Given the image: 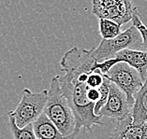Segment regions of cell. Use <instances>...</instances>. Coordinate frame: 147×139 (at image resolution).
<instances>
[{
  "label": "cell",
  "instance_id": "obj_1",
  "mask_svg": "<svg viewBox=\"0 0 147 139\" xmlns=\"http://www.w3.org/2000/svg\"><path fill=\"white\" fill-rule=\"evenodd\" d=\"M98 61L92 54V49L73 47L63 55L59 63L60 84L64 94L72 108L77 126L76 134L81 130L91 131L96 125H104L101 116L95 114V103L88 99L87 78L92 71L96 70Z\"/></svg>",
  "mask_w": 147,
  "mask_h": 139
},
{
  "label": "cell",
  "instance_id": "obj_2",
  "mask_svg": "<svg viewBox=\"0 0 147 139\" xmlns=\"http://www.w3.org/2000/svg\"><path fill=\"white\" fill-rule=\"evenodd\" d=\"M44 113L65 137L75 139L78 136L76 134V118L61 88L59 75L53 77L50 82Z\"/></svg>",
  "mask_w": 147,
  "mask_h": 139
},
{
  "label": "cell",
  "instance_id": "obj_3",
  "mask_svg": "<svg viewBox=\"0 0 147 139\" xmlns=\"http://www.w3.org/2000/svg\"><path fill=\"white\" fill-rule=\"evenodd\" d=\"M142 47V35L135 25L112 39H102L98 47L92 48V54L98 63L114 58L119 51L125 49H141Z\"/></svg>",
  "mask_w": 147,
  "mask_h": 139
},
{
  "label": "cell",
  "instance_id": "obj_4",
  "mask_svg": "<svg viewBox=\"0 0 147 139\" xmlns=\"http://www.w3.org/2000/svg\"><path fill=\"white\" fill-rule=\"evenodd\" d=\"M47 100L48 90L33 92L28 88H24L17 108L13 111L9 112L8 115L14 118L19 127H24L33 123L44 112Z\"/></svg>",
  "mask_w": 147,
  "mask_h": 139
},
{
  "label": "cell",
  "instance_id": "obj_5",
  "mask_svg": "<svg viewBox=\"0 0 147 139\" xmlns=\"http://www.w3.org/2000/svg\"><path fill=\"white\" fill-rule=\"evenodd\" d=\"M105 75L112 82L115 83L125 92L129 104L133 106L135 95L145 82L139 71L127 63L119 62L115 63Z\"/></svg>",
  "mask_w": 147,
  "mask_h": 139
},
{
  "label": "cell",
  "instance_id": "obj_6",
  "mask_svg": "<svg viewBox=\"0 0 147 139\" xmlns=\"http://www.w3.org/2000/svg\"><path fill=\"white\" fill-rule=\"evenodd\" d=\"M130 0H93V13L99 19H111L121 25L132 19Z\"/></svg>",
  "mask_w": 147,
  "mask_h": 139
},
{
  "label": "cell",
  "instance_id": "obj_7",
  "mask_svg": "<svg viewBox=\"0 0 147 139\" xmlns=\"http://www.w3.org/2000/svg\"><path fill=\"white\" fill-rule=\"evenodd\" d=\"M132 109L133 106L129 104L125 92L115 83L111 82L108 101L100 109L98 115L120 122L132 116Z\"/></svg>",
  "mask_w": 147,
  "mask_h": 139
},
{
  "label": "cell",
  "instance_id": "obj_8",
  "mask_svg": "<svg viewBox=\"0 0 147 139\" xmlns=\"http://www.w3.org/2000/svg\"><path fill=\"white\" fill-rule=\"evenodd\" d=\"M110 139H147V122L136 123L132 116L116 122Z\"/></svg>",
  "mask_w": 147,
  "mask_h": 139
},
{
  "label": "cell",
  "instance_id": "obj_9",
  "mask_svg": "<svg viewBox=\"0 0 147 139\" xmlns=\"http://www.w3.org/2000/svg\"><path fill=\"white\" fill-rule=\"evenodd\" d=\"M117 63L125 62L139 71L143 80H147V51L140 49H125L114 56Z\"/></svg>",
  "mask_w": 147,
  "mask_h": 139
},
{
  "label": "cell",
  "instance_id": "obj_10",
  "mask_svg": "<svg viewBox=\"0 0 147 139\" xmlns=\"http://www.w3.org/2000/svg\"><path fill=\"white\" fill-rule=\"evenodd\" d=\"M33 129L38 139H69L61 134L44 112L33 122Z\"/></svg>",
  "mask_w": 147,
  "mask_h": 139
},
{
  "label": "cell",
  "instance_id": "obj_11",
  "mask_svg": "<svg viewBox=\"0 0 147 139\" xmlns=\"http://www.w3.org/2000/svg\"><path fill=\"white\" fill-rule=\"evenodd\" d=\"M132 119L136 123L147 122V80L141 90L135 95Z\"/></svg>",
  "mask_w": 147,
  "mask_h": 139
},
{
  "label": "cell",
  "instance_id": "obj_12",
  "mask_svg": "<svg viewBox=\"0 0 147 139\" xmlns=\"http://www.w3.org/2000/svg\"><path fill=\"white\" fill-rule=\"evenodd\" d=\"M9 116V124L13 139H38L33 129V123L24 127H19L12 116Z\"/></svg>",
  "mask_w": 147,
  "mask_h": 139
},
{
  "label": "cell",
  "instance_id": "obj_13",
  "mask_svg": "<svg viewBox=\"0 0 147 139\" xmlns=\"http://www.w3.org/2000/svg\"><path fill=\"white\" fill-rule=\"evenodd\" d=\"M121 24L111 19H99L98 27L102 39H112L121 33Z\"/></svg>",
  "mask_w": 147,
  "mask_h": 139
},
{
  "label": "cell",
  "instance_id": "obj_14",
  "mask_svg": "<svg viewBox=\"0 0 147 139\" xmlns=\"http://www.w3.org/2000/svg\"><path fill=\"white\" fill-rule=\"evenodd\" d=\"M111 82H112V81L110 80V78L105 75V80H104L101 86L98 88L99 92H100V98H99V100L95 104V114L96 115H98L100 109L106 105L107 101H108Z\"/></svg>",
  "mask_w": 147,
  "mask_h": 139
},
{
  "label": "cell",
  "instance_id": "obj_15",
  "mask_svg": "<svg viewBox=\"0 0 147 139\" xmlns=\"http://www.w3.org/2000/svg\"><path fill=\"white\" fill-rule=\"evenodd\" d=\"M132 23L133 25H135L138 28V30L140 31V33L142 35V48L147 49V27L145 26V24L142 22L141 16H140L138 9L135 8L133 9V12H132Z\"/></svg>",
  "mask_w": 147,
  "mask_h": 139
},
{
  "label": "cell",
  "instance_id": "obj_16",
  "mask_svg": "<svg viewBox=\"0 0 147 139\" xmlns=\"http://www.w3.org/2000/svg\"><path fill=\"white\" fill-rule=\"evenodd\" d=\"M87 96H88L89 100L96 104L100 98L99 89L98 88H90L87 92Z\"/></svg>",
  "mask_w": 147,
  "mask_h": 139
}]
</instances>
